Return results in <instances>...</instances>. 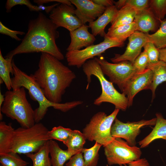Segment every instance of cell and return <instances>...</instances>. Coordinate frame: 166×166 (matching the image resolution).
<instances>
[{"label":"cell","mask_w":166,"mask_h":166,"mask_svg":"<svg viewBox=\"0 0 166 166\" xmlns=\"http://www.w3.org/2000/svg\"><path fill=\"white\" fill-rule=\"evenodd\" d=\"M95 3L106 8L113 6L114 1L112 0H92Z\"/></svg>","instance_id":"cell-42"},{"label":"cell","mask_w":166,"mask_h":166,"mask_svg":"<svg viewBox=\"0 0 166 166\" xmlns=\"http://www.w3.org/2000/svg\"><path fill=\"white\" fill-rule=\"evenodd\" d=\"M149 7L157 20H163L166 15V0H150Z\"/></svg>","instance_id":"cell-32"},{"label":"cell","mask_w":166,"mask_h":166,"mask_svg":"<svg viewBox=\"0 0 166 166\" xmlns=\"http://www.w3.org/2000/svg\"><path fill=\"white\" fill-rule=\"evenodd\" d=\"M38 69L31 75L46 97L54 103H61L66 89L76 78L74 72L59 60L42 53Z\"/></svg>","instance_id":"cell-2"},{"label":"cell","mask_w":166,"mask_h":166,"mask_svg":"<svg viewBox=\"0 0 166 166\" xmlns=\"http://www.w3.org/2000/svg\"><path fill=\"white\" fill-rule=\"evenodd\" d=\"M89 26L83 24L74 31L70 32L71 42L67 48V51L80 50L83 47L92 45L96 40L95 36L89 32Z\"/></svg>","instance_id":"cell-16"},{"label":"cell","mask_w":166,"mask_h":166,"mask_svg":"<svg viewBox=\"0 0 166 166\" xmlns=\"http://www.w3.org/2000/svg\"><path fill=\"white\" fill-rule=\"evenodd\" d=\"M137 11L130 6L125 5L118 10L114 19L111 22V28L128 25L134 22Z\"/></svg>","instance_id":"cell-24"},{"label":"cell","mask_w":166,"mask_h":166,"mask_svg":"<svg viewBox=\"0 0 166 166\" xmlns=\"http://www.w3.org/2000/svg\"><path fill=\"white\" fill-rule=\"evenodd\" d=\"M120 166H123V165H121Z\"/></svg>","instance_id":"cell-45"},{"label":"cell","mask_w":166,"mask_h":166,"mask_svg":"<svg viewBox=\"0 0 166 166\" xmlns=\"http://www.w3.org/2000/svg\"><path fill=\"white\" fill-rule=\"evenodd\" d=\"M49 154V140L37 152L26 155L32 160L33 166H52Z\"/></svg>","instance_id":"cell-26"},{"label":"cell","mask_w":166,"mask_h":166,"mask_svg":"<svg viewBox=\"0 0 166 166\" xmlns=\"http://www.w3.org/2000/svg\"><path fill=\"white\" fill-rule=\"evenodd\" d=\"M159 60L164 62L166 64V47L159 49Z\"/></svg>","instance_id":"cell-43"},{"label":"cell","mask_w":166,"mask_h":166,"mask_svg":"<svg viewBox=\"0 0 166 166\" xmlns=\"http://www.w3.org/2000/svg\"><path fill=\"white\" fill-rule=\"evenodd\" d=\"M76 7L75 13L83 24L95 20L104 12L106 8L97 4L92 0H70Z\"/></svg>","instance_id":"cell-15"},{"label":"cell","mask_w":166,"mask_h":166,"mask_svg":"<svg viewBox=\"0 0 166 166\" xmlns=\"http://www.w3.org/2000/svg\"><path fill=\"white\" fill-rule=\"evenodd\" d=\"M160 22L159 28L154 33L147 34L148 41L152 42L159 49L166 47V20Z\"/></svg>","instance_id":"cell-28"},{"label":"cell","mask_w":166,"mask_h":166,"mask_svg":"<svg viewBox=\"0 0 166 166\" xmlns=\"http://www.w3.org/2000/svg\"><path fill=\"white\" fill-rule=\"evenodd\" d=\"M108 164L124 165L140 158L142 152L140 148L132 146L120 138H115L103 146Z\"/></svg>","instance_id":"cell-8"},{"label":"cell","mask_w":166,"mask_h":166,"mask_svg":"<svg viewBox=\"0 0 166 166\" xmlns=\"http://www.w3.org/2000/svg\"><path fill=\"white\" fill-rule=\"evenodd\" d=\"M14 76L11 78L12 88L14 90L21 87L27 89L31 98L37 101L38 107L34 110L35 123H38L45 115L48 108L54 109L66 112L82 104L81 101H74L65 103H54L49 101L46 97L41 88L32 76L28 75L20 69L12 62Z\"/></svg>","instance_id":"cell-3"},{"label":"cell","mask_w":166,"mask_h":166,"mask_svg":"<svg viewBox=\"0 0 166 166\" xmlns=\"http://www.w3.org/2000/svg\"><path fill=\"white\" fill-rule=\"evenodd\" d=\"M66 166H85V161L81 152L73 155L66 163Z\"/></svg>","instance_id":"cell-38"},{"label":"cell","mask_w":166,"mask_h":166,"mask_svg":"<svg viewBox=\"0 0 166 166\" xmlns=\"http://www.w3.org/2000/svg\"><path fill=\"white\" fill-rule=\"evenodd\" d=\"M148 64L147 54L144 50L136 58L132 65L136 73H140L147 68Z\"/></svg>","instance_id":"cell-34"},{"label":"cell","mask_w":166,"mask_h":166,"mask_svg":"<svg viewBox=\"0 0 166 166\" xmlns=\"http://www.w3.org/2000/svg\"><path fill=\"white\" fill-rule=\"evenodd\" d=\"M156 121L151 132L144 139L139 142L141 148H144L153 141L159 139L166 141V119L161 114H156Z\"/></svg>","instance_id":"cell-19"},{"label":"cell","mask_w":166,"mask_h":166,"mask_svg":"<svg viewBox=\"0 0 166 166\" xmlns=\"http://www.w3.org/2000/svg\"><path fill=\"white\" fill-rule=\"evenodd\" d=\"M148 55V65L158 63L159 60V51L154 44L152 42H148L143 47Z\"/></svg>","instance_id":"cell-33"},{"label":"cell","mask_w":166,"mask_h":166,"mask_svg":"<svg viewBox=\"0 0 166 166\" xmlns=\"http://www.w3.org/2000/svg\"><path fill=\"white\" fill-rule=\"evenodd\" d=\"M124 166H150V164L148 160L144 158L132 161Z\"/></svg>","instance_id":"cell-40"},{"label":"cell","mask_w":166,"mask_h":166,"mask_svg":"<svg viewBox=\"0 0 166 166\" xmlns=\"http://www.w3.org/2000/svg\"><path fill=\"white\" fill-rule=\"evenodd\" d=\"M4 97V101L0 108L1 120L3 117L2 112L7 117L16 120L21 127L29 128L34 125V111L27 99L24 87L7 90Z\"/></svg>","instance_id":"cell-4"},{"label":"cell","mask_w":166,"mask_h":166,"mask_svg":"<svg viewBox=\"0 0 166 166\" xmlns=\"http://www.w3.org/2000/svg\"><path fill=\"white\" fill-rule=\"evenodd\" d=\"M18 154L12 152L0 154V162L2 166H27V162L22 159Z\"/></svg>","instance_id":"cell-30"},{"label":"cell","mask_w":166,"mask_h":166,"mask_svg":"<svg viewBox=\"0 0 166 166\" xmlns=\"http://www.w3.org/2000/svg\"><path fill=\"white\" fill-rule=\"evenodd\" d=\"M86 140L83 133L78 130H73L65 145L69 151L77 153L82 151Z\"/></svg>","instance_id":"cell-27"},{"label":"cell","mask_w":166,"mask_h":166,"mask_svg":"<svg viewBox=\"0 0 166 166\" xmlns=\"http://www.w3.org/2000/svg\"></svg>","instance_id":"cell-46"},{"label":"cell","mask_w":166,"mask_h":166,"mask_svg":"<svg viewBox=\"0 0 166 166\" xmlns=\"http://www.w3.org/2000/svg\"><path fill=\"white\" fill-rule=\"evenodd\" d=\"M60 4L59 3H56L49 6H45L43 5H40L38 6H34L35 11H44L47 14L50 13L53 9Z\"/></svg>","instance_id":"cell-39"},{"label":"cell","mask_w":166,"mask_h":166,"mask_svg":"<svg viewBox=\"0 0 166 166\" xmlns=\"http://www.w3.org/2000/svg\"><path fill=\"white\" fill-rule=\"evenodd\" d=\"M156 121V118H154L149 120L124 123L116 118L111 127V135L115 138H123L130 146H135L136 137L140 134L141 128L145 126L155 125Z\"/></svg>","instance_id":"cell-11"},{"label":"cell","mask_w":166,"mask_h":166,"mask_svg":"<svg viewBox=\"0 0 166 166\" xmlns=\"http://www.w3.org/2000/svg\"><path fill=\"white\" fill-rule=\"evenodd\" d=\"M82 67L87 78L86 89L91 83L92 75L97 78L101 85V93L94 100L95 105H99L103 102H109L113 104L115 109L123 111L126 110L128 107L127 97L123 93L119 92L114 87L113 83L106 79L99 64L94 58L87 61Z\"/></svg>","instance_id":"cell-5"},{"label":"cell","mask_w":166,"mask_h":166,"mask_svg":"<svg viewBox=\"0 0 166 166\" xmlns=\"http://www.w3.org/2000/svg\"><path fill=\"white\" fill-rule=\"evenodd\" d=\"M49 130L42 123L15 129L10 152L26 154L38 152L49 140Z\"/></svg>","instance_id":"cell-6"},{"label":"cell","mask_w":166,"mask_h":166,"mask_svg":"<svg viewBox=\"0 0 166 166\" xmlns=\"http://www.w3.org/2000/svg\"><path fill=\"white\" fill-rule=\"evenodd\" d=\"M13 57L4 58L0 49V78L3 81L8 90H10L12 89L10 73H11L13 75Z\"/></svg>","instance_id":"cell-25"},{"label":"cell","mask_w":166,"mask_h":166,"mask_svg":"<svg viewBox=\"0 0 166 166\" xmlns=\"http://www.w3.org/2000/svg\"><path fill=\"white\" fill-rule=\"evenodd\" d=\"M17 5L26 6L31 11H34V5L32 4L28 0H7L6 5V11L9 12L11 8Z\"/></svg>","instance_id":"cell-36"},{"label":"cell","mask_w":166,"mask_h":166,"mask_svg":"<svg viewBox=\"0 0 166 166\" xmlns=\"http://www.w3.org/2000/svg\"><path fill=\"white\" fill-rule=\"evenodd\" d=\"M75 11L73 5L60 3L50 12L49 18L57 28L63 27L71 32L83 25Z\"/></svg>","instance_id":"cell-12"},{"label":"cell","mask_w":166,"mask_h":166,"mask_svg":"<svg viewBox=\"0 0 166 166\" xmlns=\"http://www.w3.org/2000/svg\"><path fill=\"white\" fill-rule=\"evenodd\" d=\"M118 10L115 5L107 7L101 15L89 23V27L91 29L92 34L95 36L99 35L104 37L106 26L114 19Z\"/></svg>","instance_id":"cell-17"},{"label":"cell","mask_w":166,"mask_h":166,"mask_svg":"<svg viewBox=\"0 0 166 166\" xmlns=\"http://www.w3.org/2000/svg\"><path fill=\"white\" fill-rule=\"evenodd\" d=\"M73 130L61 126L53 127L49 131L48 136L49 140H56L62 142L65 145L70 136Z\"/></svg>","instance_id":"cell-31"},{"label":"cell","mask_w":166,"mask_h":166,"mask_svg":"<svg viewBox=\"0 0 166 166\" xmlns=\"http://www.w3.org/2000/svg\"><path fill=\"white\" fill-rule=\"evenodd\" d=\"M152 77V70L147 68L142 72L136 73L130 79L122 93L127 96L128 107L132 105L133 98L139 92L151 89Z\"/></svg>","instance_id":"cell-13"},{"label":"cell","mask_w":166,"mask_h":166,"mask_svg":"<svg viewBox=\"0 0 166 166\" xmlns=\"http://www.w3.org/2000/svg\"><path fill=\"white\" fill-rule=\"evenodd\" d=\"M5 97L4 95L2 94L1 91L0 92V108H1L3 103L4 101Z\"/></svg>","instance_id":"cell-44"},{"label":"cell","mask_w":166,"mask_h":166,"mask_svg":"<svg viewBox=\"0 0 166 166\" xmlns=\"http://www.w3.org/2000/svg\"><path fill=\"white\" fill-rule=\"evenodd\" d=\"M0 33L9 36L18 41H20L22 39L18 37L17 35H22L25 34V33L23 31L13 30L9 29L5 26L1 21L0 22Z\"/></svg>","instance_id":"cell-37"},{"label":"cell","mask_w":166,"mask_h":166,"mask_svg":"<svg viewBox=\"0 0 166 166\" xmlns=\"http://www.w3.org/2000/svg\"><path fill=\"white\" fill-rule=\"evenodd\" d=\"M148 42L147 34L136 31L128 38V43L124 53L121 55L115 54L110 59L114 63L128 61L133 64L140 54L142 48Z\"/></svg>","instance_id":"cell-14"},{"label":"cell","mask_w":166,"mask_h":166,"mask_svg":"<svg viewBox=\"0 0 166 166\" xmlns=\"http://www.w3.org/2000/svg\"><path fill=\"white\" fill-rule=\"evenodd\" d=\"M49 150L52 166H63L66 161L76 154L67 149H62L53 140H49Z\"/></svg>","instance_id":"cell-20"},{"label":"cell","mask_w":166,"mask_h":166,"mask_svg":"<svg viewBox=\"0 0 166 166\" xmlns=\"http://www.w3.org/2000/svg\"><path fill=\"white\" fill-rule=\"evenodd\" d=\"M136 31H137L136 25L133 22L131 24L120 26L115 28L110 27L105 35L124 42L128 38Z\"/></svg>","instance_id":"cell-23"},{"label":"cell","mask_w":166,"mask_h":166,"mask_svg":"<svg viewBox=\"0 0 166 166\" xmlns=\"http://www.w3.org/2000/svg\"><path fill=\"white\" fill-rule=\"evenodd\" d=\"M34 2L37 4L38 6L43 5V4L51 2H57L58 3L66 4L69 5H72V4L69 0H34Z\"/></svg>","instance_id":"cell-41"},{"label":"cell","mask_w":166,"mask_h":166,"mask_svg":"<svg viewBox=\"0 0 166 166\" xmlns=\"http://www.w3.org/2000/svg\"><path fill=\"white\" fill-rule=\"evenodd\" d=\"M149 1L148 0H125V6H128L137 12L149 7Z\"/></svg>","instance_id":"cell-35"},{"label":"cell","mask_w":166,"mask_h":166,"mask_svg":"<svg viewBox=\"0 0 166 166\" xmlns=\"http://www.w3.org/2000/svg\"><path fill=\"white\" fill-rule=\"evenodd\" d=\"M157 20L150 9L148 7L137 11L134 22L136 24L137 31L147 34L156 30Z\"/></svg>","instance_id":"cell-18"},{"label":"cell","mask_w":166,"mask_h":166,"mask_svg":"<svg viewBox=\"0 0 166 166\" xmlns=\"http://www.w3.org/2000/svg\"><path fill=\"white\" fill-rule=\"evenodd\" d=\"M14 130L11 124L0 122V154L10 152Z\"/></svg>","instance_id":"cell-22"},{"label":"cell","mask_w":166,"mask_h":166,"mask_svg":"<svg viewBox=\"0 0 166 166\" xmlns=\"http://www.w3.org/2000/svg\"><path fill=\"white\" fill-rule=\"evenodd\" d=\"M103 41L96 45H92L82 49L67 51L65 54L68 64L79 68L88 60L96 56H100L108 49L114 47H122L124 43L109 38L106 35Z\"/></svg>","instance_id":"cell-9"},{"label":"cell","mask_w":166,"mask_h":166,"mask_svg":"<svg viewBox=\"0 0 166 166\" xmlns=\"http://www.w3.org/2000/svg\"><path fill=\"white\" fill-rule=\"evenodd\" d=\"M119 110L115 109L108 116L103 112L94 114L83 130L86 140L95 141L103 146L111 142L115 139L111 135V127Z\"/></svg>","instance_id":"cell-7"},{"label":"cell","mask_w":166,"mask_h":166,"mask_svg":"<svg viewBox=\"0 0 166 166\" xmlns=\"http://www.w3.org/2000/svg\"><path fill=\"white\" fill-rule=\"evenodd\" d=\"M147 68L150 69L153 73L152 81L151 90L152 93V101L155 97V91L157 86L164 82H166V64L160 60L155 64L148 65Z\"/></svg>","instance_id":"cell-21"},{"label":"cell","mask_w":166,"mask_h":166,"mask_svg":"<svg viewBox=\"0 0 166 166\" xmlns=\"http://www.w3.org/2000/svg\"><path fill=\"white\" fill-rule=\"evenodd\" d=\"M102 145L96 142L94 145L89 148H83L81 152L85 166H97L99 160V151Z\"/></svg>","instance_id":"cell-29"},{"label":"cell","mask_w":166,"mask_h":166,"mask_svg":"<svg viewBox=\"0 0 166 166\" xmlns=\"http://www.w3.org/2000/svg\"><path fill=\"white\" fill-rule=\"evenodd\" d=\"M104 75L107 76L110 81L116 84L123 91L127 83L136 73L132 64L128 61L111 63L101 57H95Z\"/></svg>","instance_id":"cell-10"},{"label":"cell","mask_w":166,"mask_h":166,"mask_svg":"<svg viewBox=\"0 0 166 166\" xmlns=\"http://www.w3.org/2000/svg\"><path fill=\"white\" fill-rule=\"evenodd\" d=\"M58 28L42 12L36 18L30 20L27 32L21 43L9 52L5 58L17 54L41 52L48 53L60 61L64 57L57 46L56 41L59 36Z\"/></svg>","instance_id":"cell-1"}]
</instances>
